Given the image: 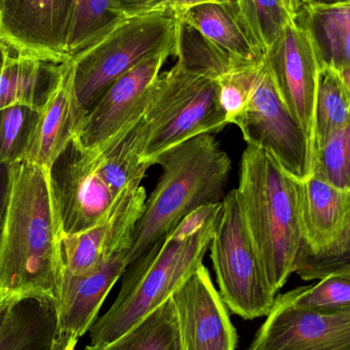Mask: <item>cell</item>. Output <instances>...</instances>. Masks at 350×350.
<instances>
[{
	"label": "cell",
	"mask_w": 350,
	"mask_h": 350,
	"mask_svg": "<svg viewBox=\"0 0 350 350\" xmlns=\"http://www.w3.org/2000/svg\"><path fill=\"white\" fill-rule=\"evenodd\" d=\"M284 106L314 151V107L325 63L310 27L293 18L264 57Z\"/></svg>",
	"instance_id": "obj_10"
},
{
	"label": "cell",
	"mask_w": 350,
	"mask_h": 350,
	"mask_svg": "<svg viewBox=\"0 0 350 350\" xmlns=\"http://www.w3.org/2000/svg\"><path fill=\"white\" fill-rule=\"evenodd\" d=\"M232 0H155L142 8H138L131 14H148V12H168V14H179L197 8L199 5L208 3H230Z\"/></svg>",
	"instance_id": "obj_33"
},
{
	"label": "cell",
	"mask_w": 350,
	"mask_h": 350,
	"mask_svg": "<svg viewBox=\"0 0 350 350\" xmlns=\"http://www.w3.org/2000/svg\"><path fill=\"white\" fill-rule=\"evenodd\" d=\"M177 18L234 57L246 61H261L247 40L229 4H203Z\"/></svg>",
	"instance_id": "obj_23"
},
{
	"label": "cell",
	"mask_w": 350,
	"mask_h": 350,
	"mask_svg": "<svg viewBox=\"0 0 350 350\" xmlns=\"http://www.w3.org/2000/svg\"><path fill=\"white\" fill-rule=\"evenodd\" d=\"M49 170L63 237L86 232L108 215L116 197L100 174L98 155L77 137Z\"/></svg>",
	"instance_id": "obj_11"
},
{
	"label": "cell",
	"mask_w": 350,
	"mask_h": 350,
	"mask_svg": "<svg viewBox=\"0 0 350 350\" xmlns=\"http://www.w3.org/2000/svg\"><path fill=\"white\" fill-rule=\"evenodd\" d=\"M84 117L86 113L74 96L69 68L64 63L57 86L39 110L25 160L49 170L68 144L77 137Z\"/></svg>",
	"instance_id": "obj_18"
},
{
	"label": "cell",
	"mask_w": 350,
	"mask_h": 350,
	"mask_svg": "<svg viewBox=\"0 0 350 350\" xmlns=\"http://www.w3.org/2000/svg\"><path fill=\"white\" fill-rule=\"evenodd\" d=\"M209 249L218 292L229 312L244 320L266 317L277 295L267 281L236 189L222 200Z\"/></svg>",
	"instance_id": "obj_7"
},
{
	"label": "cell",
	"mask_w": 350,
	"mask_h": 350,
	"mask_svg": "<svg viewBox=\"0 0 350 350\" xmlns=\"http://www.w3.org/2000/svg\"><path fill=\"white\" fill-rule=\"evenodd\" d=\"M62 239L49 170L28 160L8 166L0 230V299L58 301L64 273Z\"/></svg>",
	"instance_id": "obj_1"
},
{
	"label": "cell",
	"mask_w": 350,
	"mask_h": 350,
	"mask_svg": "<svg viewBox=\"0 0 350 350\" xmlns=\"http://www.w3.org/2000/svg\"><path fill=\"white\" fill-rule=\"evenodd\" d=\"M152 165L160 166L162 174L134 228L131 263L187 214L207 204L221 203L232 167V159L212 133L166 150Z\"/></svg>",
	"instance_id": "obj_2"
},
{
	"label": "cell",
	"mask_w": 350,
	"mask_h": 350,
	"mask_svg": "<svg viewBox=\"0 0 350 350\" xmlns=\"http://www.w3.org/2000/svg\"><path fill=\"white\" fill-rule=\"evenodd\" d=\"M221 203L207 204L187 214L174 228L166 234L171 240L182 241L203 230L210 220L219 215Z\"/></svg>",
	"instance_id": "obj_32"
},
{
	"label": "cell",
	"mask_w": 350,
	"mask_h": 350,
	"mask_svg": "<svg viewBox=\"0 0 350 350\" xmlns=\"http://www.w3.org/2000/svg\"><path fill=\"white\" fill-rule=\"evenodd\" d=\"M10 55H12V53H10V49H8V47H6L1 41H0V70L5 66L6 63H8Z\"/></svg>",
	"instance_id": "obj_38"
},
{
	"label": "cell",
	"mask_w": 350,
	"mask_h": 350,
	"mask_svg": "<svg viewBox=\"0 0 350 350\" xmlns=\"http://www.w3.org/2000/svg\"><path fill=\"white\" fill-rule=\"evenodd\" d=\"M247 226L269 286L275 295L286 285L303 249L297 203V181L273 158L247 146L236 187Z\"/></svg>",
	"instance_id": "obj_3"
},
{
	"label": "cell",
	"mask_w": 350,
	"mask_h": 350,
	"mask_svg": "<svg viewBox=\"0 0 350 350\" xmlns=\"http://www.w3.org/2000/svg\"><path fill=\"white\" fill-rule=\"evenodd\" d=\"M63 64L10 55L0 70V110L25 104L40 110L61 77Z\"/></svg>",
	"instance_id": "obj_21"
},
{
	"label": "cell",
	"mask_w": 350,
	"mask_h": 350,
	"mask_svg": "<svg viewBox=\"0 0 350 350\" xmlns=\"http://www.w3.org/2000/svg\"><path fill=\"white\" fill-rule=\"evenodd\" d=\"M180 21L168 12L123 14L67 62L74 96L88 114L107 88L140 62L176 40Z\"/></svg>",
	"instance_id": "obj_5"
},
{
	"label": "cell",
	"mask_w": 350,
	"mask_h": 350,
	"mask_svg": "<svg viewBox=\"0 0 350 350\" xmlns=\"http://www.w3.org/2000/svg\"><path fill=\"white\" fill-rule=\"evenodd\" d=\"M229 4L247 40L264 59L293 16L282 0H232Z\"/></svg>",
	"instance_id": "obj_25"
},
{
	"label": "cell",
	"mask_w": 350,
	"mask_h": 350,
	"mask_svg": "<svg viewBox=\"0 0 350 350\" xmlns=\"http://www.w3.org/2000/svg\"><path fill=\"white\" fill-rule=\"evenodd\" d=\"M182 350H236L229 310L201 263L173 294Z\"/></svg>",
	"instance_id": "obj_15"
},
{
	"label": "cell",
	"mask_w": 350,
	"mask_h": 350,
	"mask_svg": "<svg viewBox=\"0 0 350 350\" xmlns=\"http://www.w3.org/2000/svg\"><path fill=\"white\" fill-rule=\"evenodd\" d=\"M58 335L57 302L49 298L14 299L0 350H51Z\"/></svg>",
	"instance_id": "obj_19"
},
{
	"label": "cell",
	"mask_w": 350,
	"mask_h": 350,
	"mask_svg": "<svg viewBox=\"0 0 350 350\" xmlns=\"http://www.w3.org/2000/svg\"><path fill=\"white\" fill-rule=\"evenodd\" d=\"M312 175L336 189L350 191V124L316 150Z\"/></svg>",
	"instance_id": "obj_30"
},
{
	"label": "cell",
	"mask_w": 350,
	"mask_h": 350,
	"mask_svg": "<svg viewBox=\"0 0 350 350\" xmlns=\"http://www.w3.org/2000/svg\"><path fill=\"white\" fill-rule=\"evenodd\" d=\"M232 124L242 131L247 145L266 152L294 180L312 176L314 149L282 103L265 59L248 106Z\"/></svg>",
	"instance_id": "obj_9"
},
{
	"label": "cell",
	"mask_w": 350,
	"mask_h": 350,
	"mask_svg": "<svg viewBox=\"0 0 350 350\" xmlns=\"http://www.w3.org/2000/svg\"><path fill=\"white\" fill-rule=\"evenodd\" d=\"M8 166L0 164V230L3 219L5 208L6 195H8Z\"/></svg>",
	"instance_id": "obj_34"
},
{
	"label": "cell",
	"mask_w": 350,
	"mask_h": 350,
	"mask_svg": "<svg viewBox=\"0 0 350 350\" xmlns=\"http://www.w3.org/2000/svg\"><path fill=\"white\" fill-rule=\"evenodd\" d=\"M123 14H131L138 8L155 1V0H115Z\"/></svg>",
	"instance_id": "obj_36"
},
{
	"label": "cell",
	"mask_w": 350,
	"mask_h": 350,
	"mask_svg": "<svg viewBox=\"0 0 350 350\" xmlns=\"http://www.w3.org/2000/svg\"><path fill=\"white\" fill-rule=\"evenodd\" d=\"M350 124V78L325 65L314 107V153L339 129Z\"/></svg>",
	"instance_id": "obj_26"
},
{
	"label": "cell",
	"mask_w": 350,
	"mask_h": 350,
	"mask_svg": "<svg viewBox=\"0 0 350 350\" xmlns=\"http://www.w3.org/2000/svg\"><path fill=\"white\" fill-rule=\"evenodd\" d=\"M39 110L16 104L0 110V164L10 166L26 158Z\"/></svg>",
	"instance_id": "obj_28"
},
{
	"label": "cell",
	"mask_w": 350,
	"mask_h": 350,
	"mask_svg": "<svg viewBox=\"0 0 350 350\" xmlns=\"http://www.w3.org/2000/svg\"><path fill=\"white\" fill-rule=\"evenodd\" d=\"M308 0H282L288 12L293 18H298Z\"/></svg>",
	"instance_id": "obj_37"
},
{
	"label": "cell",
	"mask_w": 350,
	"mask_h": 350,
	"mask_svg": "<svg viewBox=\"0 0 350 350\" xmlns=\"http://www.w3.org/2000/svg\"><path fill=\"white\" fill-rule=\"evenodd\" d=\"M77 340V337L73 336V335L66 334V333L58 331L57 338L53 342L51 350H74Z\"/></svg>",
	"instance_id": "obj_35"
},
{
	"label": "cell",
	"mask_w": 350,
	"mask_h": 350,
	"mask_svg": "<svg viewBox=\"0 0 350 350\" xmlns=\"http://www.w3.org/2000/svg\"><path fill=\"white\" fill-rule=\"evenodd\" d=\"M75 0H0V41L14 55L45 63L68 61Z\"/></svg>",
	"instance_id": "obj_13"
},
{
	"label": "cell",
	"mask_w": 350,
	"mask_h": 350,
	"mask_svg": "<svg viewBox=\"0 0 350 350\" xmlns=\"http://www.w3.org/2000/svg\"><path fill=\"white\" fill-rule=\"evenodd\" d=\"M297 203L304 245L295 267L327 273L349 267L350 191L312 175L297 181Z\"/></svg>",
	"instance_id": "obj_8"
},
{
	"label": "cell",
	"mask_w": 350,
	"mask_h": 350,
	"mask_svg": "<svg viewBox=\"0 0 350 350\" xmlns=\"http://www.w3.org/2000/svg\"><path fill=\"white\" fill-rule=\"evenodd\" d=\"M115 0H75L67 39L68 59L123 16Z\"/></svg>",
	"instance_id": "obj_27"
},
{
	"label": "cell",
	"mask_w": 350,
	"mask_h": 350,
	"mask_svg": "<svg viewBox=\"0 0 350 350\" xmlns=\"http://www.w3.org/2000/svg\"><path fill=\"white\" fill-rule=\"evenodd\" d=\"M129 250L118 251L88 275L63 273L57 301L59 332L79 338L90 330L107 294L131 265Z\"/></svg>",
	"instance_id": "obj_17"
},
{
	"label": "cell",
	"mask_w": 350,
	"mask_h": 350,
	"mask_svg": "<svg viewBox=\"0 0 350 350\" xmlns=\"http://www.w3.org/2000/svg\"><path fill=\"white\" fill-rule=\"evenodd\" d=\"M298 16L312 29L326 65L350 78V0H308Z\"/></svg>",
	"instance_id": "obj_20"
},
{
	"label": "cell",
	"mask_w": 350,
	"mask_h": 350,
	"mask_svg": "<svg viewBox=\"0 0 350 350\" xmlns=\"http://www.w3.org/2000/svg\"><path fill=\"white\" fill-rule=\"evenodd\" d=\"M247 350H350V310H301L279 294Z\"/></svg>",
	"instance_id": "obj_14"
},
{
	"label": "cell",
	"mask_w": 350,
	"mask_h": 350,
	"mask_svg": "<svg viewBox=\"0 0 350 350\" xmlns=\"http://www.w3.org/2000/svg\"><path fill=\"white\" fill-rule=\"evenodd\" d=\"M176 49L177 38L140 62L107 88L84 117L76 137L82 147L99 152L141 120L152 85L166 59L175 57Z\"/></svg>",
	"instance_id": "obj_12"
},
{
	"label": "cell",
	"mask_w": 350,
	"mask_h": 350,
	"mask_svg": "<svg viewBox=\"0 0 350 350\" xmlns=\"http://www.w3.org/2000/svg\"><path fill=\"white\" fill-rule=\"evenodd\" d=\"M262 65L263 59L248 64L232 70L216 81L219 88L220 105L229 124L246 110Z\"/></svg>",
	"instance_id": "obj_31"
},
{
	"label": "cell",
	"mask_w": 350,
	"mask_h": 350,
	"mask_svg": "<svg viewBox=\"0 0 350 350\" xmlns=\"http://www.w3.org/2000/svg\"><path fill=\"white\" fill-rule=\"evenodd\" d=\"M145 141L143 117L121 137L95 152L99 170L115 197L129 183H142L150 166L141 159Z\"/></svg>",
	"instance_id": "obj_22"
},
{
	"label": "cell",
	"mask_w": 350,
	"mask_h": 350,
	"mask_svg": "<svg viewBox=\"0 0 350 350\" xmlns=\"http://www.w3.org/2000/svg\"><path fill=\"white\" fill-rule=\"evenodd\" d=\"M218 216L185 240L162 237L127 267L114 304L90 328V345L115 340L172 297L203 263Z\"/></svg>",
	"instance_id": "obj_4"
},
{
	"label": "cell",
	"mask_w": 350,
	"mask_h": 350,
	"mask_svg": "<svg viewBox=\"0 0 350 350\" xmlns=\"http://www.w3.org/2000/svg\"><path fill=\"white\" fill-rule=\"evenodd\" d=\"M145 141L141 159L151 167L162 152L205 133H219L228 123L220 105L217 82L177 59L152 85L143 116Z\"/></svg>",
	"instance_id": "obj_6"
},
{
	"label": "cell",
	"mask_w": 350,
	"mask_h": 350,
	"mask_svg": "<svg viewBox=\"0 0 350 350\" xmlns=\"http://www.w3.org/2000/svg\"><path fill=\"white\" fill-rule=\"evenodd\" d=\"M146 189L140 181L127 185L115 199L108 215L94 228L62 239L64 273L84 275L131 247L132 234L145 205Z\"/></svg>",
	"instance_id": "obj_16"
},
{
	"label": "cell",
	"mask_w": 350,
	"mask_h": 350,
	"mask_svg": "<svg viewBox=\"0 0 350 350\" xmlns=\"http://www.w3.org/2000/svg\"><path fill=\"white\" fill-rule=\"evenodd\" d=\"M84 350H182L173 298L164 301L110 343Z\"/></svg>",
	"instance_id": "obj_24"
},
{
	"label": "cell",
	"mask_w": 350,
	"mask_h": 350,
	"mask_svg": "<svg viewBox=\"0 0 350 350\" xmlns=\"http://www.w3.org/2000/svg\"><path fill=\"white\" fill-rule=\"evenodd\" d=\"M295 308L322 314L350 310V275H334L285 293Z\"/></svg>",
	"instance_id": "obj_29"
}]
</instances>
